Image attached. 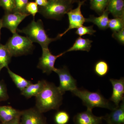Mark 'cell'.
Masks as SVG:
<instances>
[{
  "label": "cell",
  "mask_w": 124,
  "mask_h": 124,
  "mask_svg": "<svg viewBox=\"0 0 124 124\" xmlns=\"http://www.w3.org/2000/svg\"><path fill=\"white\" fill-rule=\"evenodd\" d=\"M93 41L89 39H85L82 37H78L72 46L66 51L64 52V53L67 52L75 51H83L89 52L91 47V43Z\"/></svg>",
  "instance_id": "obj_18"
},
{
  "label": "cell",
  "mask_w": 124,
  "mask_h": 124,
  "mask_svg": "<svg viewBox=\"0 0 124 124\" xmlns=\"http://www.w3.org/2000/svg\"><path fill=\"white\" fill-rule=\"evenodd\" d=\"M22 111L16 110L10 106H0V121L1 123L12 120L21 116Z\"/></svg>",
  "instance_id": "obj_15"
},
{
  "label": "cell",
  "mask_w": 124,
  "mask_h": 124,
  "mask_svg": "<svg viewBox=\"0 0 124 124\" xmlns=\"http://www.w3.org/2000/svg\"><path fill=\"white\" fill-rule=\"evenodd\" d=\"M108 124H124V99L119 105L112 110L110 114L103 116Z\"/></svg>",
  "instance_id": "obj_13"
},
{
  "label": "cell",
  "mask_w": 124,
  "mask_h": 124,
  "mask_svg": "<svg viewBox=\"0 0 124 124\" xmlns=\"http://www.w3.org/2000/svg\"><path fill=\"white\" fill-rule=\"evenodd\" d=\"M0 6L6 11V13L13 12L15 0H0Z\"/></svg>",
  "instance_id": "obj_27"
},
{
  "label": "cell",
  "mask_w": 124,
  "mask_h": 124,
  "mask_svg": "<svg viewBox=\"0 0 124 124\" xmlns=\"http://www.w3.org/2000/svg\"><path fill=\"white\" fill-rule=\"evenodd\" d=\"M8 98L6 86L0 81V101L7 100Z\"/></svg>",
  "instance_id": "obj_30"
},
{
  "label": "cell",
  "mask_w": 124,
  "mask_h": 124,
  "mask_svg": "<svg viewBox=\"0 0 124 124\" xmlns=\"http://www.w3.org/2000/svg\"><path fill=\"white\" fill-rule=\"evenodd\" d=\"M103 116H96L93 114L92 110L87 109L83 112L77 114L73 119L75 124H100Z\"/></svg>",
  "instance_id": "obj_12"
},
{
  "label": "cell",
  "mask_w": 124,
  "mask_h": 124,
  "mask_svg": "<svg viewBox=\"0 0 124 124\" xmlns=\"http://www.w3.org/2000/svg\"><path fill=\"white\" fill-rule=\"evenodd\" d=\"M2 28V20L1 19H0V38L1 30Z\"/></svg>",
  "instance_id": "obj_33"
},
{
  "label": "cell",
  "mask_w": 124,
  "mask_h": 124,
  "mask_svg": "<svg viewBox=\"0 0 124 124\" xmlns=\"http://www.w3.org/2000/svg\"><path fill=\"white\" fill-rule=\"evenodd\" d=\"M48 0H35V2L40 7H44L47 5Z\"/></svg>",
  "instance_id": "obj_32"
},
{
  "label": "cell",
  "mask_w": 124,
  "mask_h": 124,
  "mask_svg": "<svg viewBox=\"0 0 124 124\" xmlns=\"http://www.w3.org/2000/svg\"><path fill=\"white\" fill-rule=\"evenodd\" d=\"M54 72L58 76L60 84L58 88L63 95L67 91H71L77 88L76 80L71 75L66 67L56 68Z\"/></svg>",
  "instance_id": "obj_6"
},
{
  "label": "cell",
  "mask_w": 124,
  "mask_h": 124,
  "mask_svg": "<svg viewBox=\"0 0 124 124\" xmlns=\"http://www.w3.org/2000/svg\"><path fill=\"white\" fill-rule=\"evenodd\" d=\"M90 0L91 1V0ZM79 1H80V0H71L72 2V4L75 2H77V1L78 2Z\"/></svg>",
  "instance_id": "obj_34"
},
{
  "label": "cell",
  "mask_w": 124,
  "mask_h": 124,
  "mask_svg": "<svg viewBox=\"0 0 124 124\" xmlns=\"http://www.w3.org/2000/svg\"><path fill=\"white\" fill-rule=\"evenodd\" d=\"M29 15V14L18 12L6 13L1 19L2 28H6L9 29L13 34L16 33L18 26Z\"/></svg>",
  "instance_id": "obj_9"
},
{
  "label": "cell",
  "mask_w": 124,
  "mask_h": 124,
  "mask_svg": "<svg viewBox=\"0 0 124 124\" xmlns=\"http://www.w3.org/2000/svg\"><path fill=\"white\" fill-rule=\"evenodd\" d=\"M109 0H91L90 1L91 9L99 15H101L105 10Z\"/></svg>",
  "instance_id": "obj_22"
},
{
  "label": "cell",
  "mask_w": 124,
  "mask_h": 124,
  "mask_svg": "<svg viewBox=\"0 0 124 124\" xmlns=\"http://www.w3.org/2000/svg\"><path fill=\"white\" fill-rule=\"evenodd\" d=\"M28 2V0H15V6L13 12L28 14L27 13L26 9Z\"/></svg>",
  "instance_id": "obj_25"
},
{
  "label": "cell",
  "mask_w": 124,
  "mask_h": 124,
  "mask_svg": "<svg viewBox=\"0 0 124 124\" xmlns=\"http://www.w3.org/2000/svg\"><path fill=\"white\" fill-rule=\"evenodd\" d=\"M12 57L5 46L0 43V66L3 68L8 67Z\"/></svg>",
  "instance_id": "obj_20"
},
{
  "label": "cell",
  "mask_w": 124,
  "mask_h": 124,
  "mask_svg": "<svg viewBox=\"0 0 124 124\" xmlns=\"http://www.w3.org/2000/svg\"><path fill=\"white\" fill-rule=\"evenodd\" d=\"M47 81L44 80L39 81L35 84L32 83L21 91V94L27 99L36 97L44 89Z\"/></svg>",
  "instance_id": "obj_14"
},
{
  "label": "cell",
  "mask_w": 124,
  "mask_h": 124,
  "mask_svg": "<svg viewBox=\"0 0 124 124\" xmlns=\"http://www.w3.org/2000/svg\"><path fill=\"white\" fill-rule=\"evenodd\" d=\"M71 92L82 100L87 109L92 110L95 108H101L112 110L114 108L109 100L106 99L99 91L91 92L77 88Z\"/></svg>",
  "instance_id": "obj_3"
},
{
  "label": "cell",
  "mask_w": 124,
  "mask_h": 124,
  "mask_svg": "<svg viewBox=\"0 0 124 124\" xmlns=\"http://www.w3.org/2000/svg\"><path fill=\"white\" fill-rule=\"evenodd\" d=\"M109 14L108 11L107 9L105 10L100 16L96 17L94 16L91 15L88 18H85V22L93 23L102 30L107 29L110 20L108 18Z\"/></svg>",
  "instance_id": "obj_17"
},
{
  "label": "cell",
  "mask_w": 124,
  "mask_h": 124,
  "mask_svg": "<svg viewBox=\"0 0 124 124\" xmlns=\"http://www.w3.org/2000/svg\"><path fill=\"white\" fill-rule=\"evenodd\" d=\"M109 70L108 64L104 60H100L98 61L94 65V70L97 75L103 77L108 73Z\"/></svg>",
  "instance_id": "obj_21"
},
{
  "label": "cell",
  "mask_w": 124,
  "mask_h": 124,
  "mask_svg": "<svg viewBox=\"0 0 124 124\" xmlns=\"http://www.w3.org/2000/svg\"><path fill=\"white\" fill-rule=\"evenodd\" d=\"M113 38L122 44H124V28L119 31L113 32L112 35Z\"/></svg>",
  "instance_id": "obj_29"
},
{
  "label": "cell",
  "mask_w": 124,
  "mask_h": 124,
  "mask_svg": "<svg viewBox=\"0 0 124 124\" xmlns=\"http://www.w3.org/2000/svg\"><path fill=\"white\" fill-rule=\"evenodd\" d=\"M20 124H46L42 113L36 108L22 111Z\"/></svg>",
  "instance_id": "obj_10"
},
{
  "label": "cell",
  "mask_w": 124,
  "mask_h": 124,
  "mask_svg": "<svg viewBox=\"0 0 124 124\" xmlns=\"http://www.w3.org/2000/svg\"><path fill=\"white\" fill-rule=\"evenodd\" d=\"M3 68V67L1 66H0V72L1 70V69Z\"/></svg>",
  "instance_id": "obj_35"
},
{
  "label": "cell",
  "mask_w": 124,
  "mask_h": 124,
  "mask_svg": "<svg viewBox=\"0 0 124 124\" xmlns=\"http://www.w3.org/2000/svg\"><path fill=\"white\" fill-rule=\"evenodd\" d=\"M106 9L114 17H124V0H109Z\"/></svg>",
  "instance_id": "obj_16"
},
{
  "label": "cell",
  "mask_w": 124,
  "mask_h": 124,
  "mask_svg": "<svg viewBox=\"0 0 124 124\" xmlns=\"http://www.w3.org/2000/svg\"><path fill=\"white\" fill-rule=\"evenodd\" d=\"M85 1V0L79 1L78 7L75 9H71L67 13L69 19V27L64 32L58 35L57 37L59 38H61L71 29H76L81 26L85 22V18L83 16L81 11V6Z\"/></svg>",
  "instance_id": "obj_8"
},
{
  "label": "cell",
  "mask_w": 124,
  "mask_h": 124,
  "mask_svg": "<svg viewBox=\"0 0 124 124\" xmlns=\"http://www.w3.org/2000/svg\"><path fill=\"white\" fill-rule=\"evenodd\" d=\"M21 116L16 117L14 119L8 122L1 123V124H20Z\"/></svg>",
  "instance_id": "obj_31"
},
{
  "label": "cell",
  "mask_w": 124,
  "mask_h": 124,
  "mask_svg": "<svg viewBox=\"0 0 124 124\" xmlns=\"http://www.w3.org/2000/svg\"><path fill=\"white\" fill-rule=\"evenodd\" d=\"M62 95L58 86L47 82L43 90L36 97V108L42 113L58 110L62 104Z\"/></svg>",
  "instance_id": "obj_1"
},
{
  "label": "cell",
  "mask_w": 124,
  "mask_h": 124,
  "mask_svg": "<svg viewBox=\"0 0 124 124\" xmlns=\"http://www.w3.org/2000/svg\"><path fill=\"white\" fill-rule=\"evenodd\" d=\"M71 0H48L47 5L39 8L45 18L59 20L72 8Z\"/></svg>",
  "instance_id": "obj_4"
},
{
  "label": "cell",
  "mask_w": 124,
  "mask_h": 124,
  "mask_svg": "<svg viewBox=\"0 0 124 124\" xmlns=\"http://www.w3.org/2000/svg\"><path fill=\"white\" fill-rule=\"evenodd\" d=\"M5 46L12 57L28 54L33 48V43L27 37L20 35L17 32L13 34Z\"/></svg>",
  "instance_id": "obj_5"
},
{
  "label": "cell",
  "mask_w": 124,
  "mask_h": 124,
  "mask_svg": "<svg viewBox=\"0 0 124 124\" xmlns=\"http://www.w3.org/2000/svg\"><path fill=\"white\" fill-rule=\"evenodd\" d=\"M42 49V55L39 59L37 67L41 69L43 73L49 75L52 72H54L56 69L54 64L56 60L65 53L63 52L57 55H54L49 48Z\"/></svg>",
  "instance_id": "obj_7"
},
{
  "label": "cell",
  "mask_w": 124,
  "mask_h": 124,
  "mask_svg": "<svg viewBox=\"0 0 124 124\" xmlns=\"http://www.w3.org/2000/svg\"><path fill=\"white\" fill-rule=\"evenodd\" d=\"M70 117L68 113L64 111H60L54 116V120L56 124H67L69 122Z\"/></svg>",
  "instance_id": "obj_24"
},
{
  "label": "cell",
  "mask_w": 124,
  "mask_h": 124,
  "mask_svg": "<svg viewBox=\"0 0 124 124\" xmlns=\"http://www.w3.org/2000/svg\"><path fill=\"white\" fill-rule=\"evenodd\" d=\"M96 32V31L93 29V26H85L82 25L77 28L76 33L80 37H81L86 34L92 35Z\"/></svg>",
  "instance_id": "obj_26"
},
{
  "label": "cell",
  "mask_w": 124,
  "mask_h": 124,
  "mask_svg": "<svg viewBox=\"0 0 124 124\" xmlns=\"http://www.w3.org/2000/svg\"><path fill=\"white\" fill-rule=\"evenodd\" d=\"M110 81L112 85V93L109 100L114 103L116 107H117L124 99V78L110 79Z\"/></svg>",
  "instance_id": "obj_11"
},
{
  "label": "cell",
  "mask_w": 124,
  "mask_h": 124,
  "mask_svg": "<svg viewBox=\"0 0 124 124\" xmlns=\"http://www.w3.org/2000/svg\"><path fill=\"white\" fill-rule=\"evenodd\" d=\"M26 11L28 14L31 15L33 18L39 12L38 5L35 2H28L26 7Z\"/></svg>",
  "instance_id": "obj_28"
},
{
  "label": "cell",
  "mask_w": 124,
  "mask_h": 124,
  "mask_svg": "<svg viewBox=\"0 0 124 124\" xmlns=\"http://www.w3.org/2000/svg\"><path fill=\"white\" fill-rule=\"evenodd\" d=\"M6 68L9 76L15 84L16 86L20 91H22L26 87L32 83L30 81L24 79L21 76L19 75L12 71L8 67Z\"/></svg>",
  "instance_id": "obj_19"
},
{
  "label": "cell",
  "mask_w": 124,
  "mask_h": 124,
  "mask_svg": "<svg viewBox=\"0 0 124 124\" xmlns=\"http://www.w3.org/2000/svg\"><path fill=\"white\" fill-rule=\"evenodd\" d=\"M23 33L32 43H38L42 49L48 48L51 42L60 39L57 36L55 38H50L46 34L42 20L37 21L34 19L27 26L22 29H17V32Z\"/></svg>",
  "instance_id": "obj_2"
},
{
  "label": "cell",
  "mask_w": 124,
  "mask_h": 124,
  "mask_svg": "<svg viewBox=\"0 0 124 124\" xmlns=\"http://www.w3.org/2000/svg\"><path fill=\"white\" fill-rule=\"evenodd\" d=\"M108 28L113 32L118 31L124 28V17H115L110 19Z\"/></svg>",
  "instance_id": "obj_23"
}]
</instances>
